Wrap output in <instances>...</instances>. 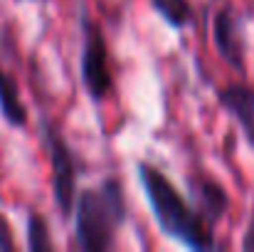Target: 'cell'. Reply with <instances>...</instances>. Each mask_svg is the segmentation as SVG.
Returning a JSON list of instances; mask_svg holds the SVG:
<instances>
[{
	"label": "cell",
	"mask_w": 254,
	"mask_h": 252,
	"mask_svg": "<svg viewBox=\"0 0 254 252\" xmlns=\"http://www.w3.org/2000/svg\"><path fill=\"white\" fill-rule=\"evenodd\" d=\"M136 173H138V183L146 193L148 208L153 213V220L163 235H168L173 240H178L180 245L197 252L217 248V243L212 238V225H207L205 218L192 208V203H188L180 195V190L170 183V178L161 168H156L148 161H138Z\"/></svg>",
	"instance_id": "6da1fadb"
},
{
	"label": "cell",
	"mask_w": 254,
	"mask_h": 252,
	"mask_svg": "<svg viewBox=\"0 0 254 252\" xmlns=\"http://www.w3.org/2000/svg\"><path fill=\"white\" fill-rule=\"evenodd\" d=\"M126 193L116 175L82 188L74 200V238L86 252H109L116 248V233L126 223Z\"/></svg>",
	"instance_id": "7a4b0ae2"
},
{
	"label": "cell",
	"mask_w": 254,
	"mask_h": 252,
	"mask_svg": "<svg viewBox=\"0 0 254 252\" xmlns=\"http://www.w3.org/2000/svg\"><path fill=\"white\" fill-rule=\"evenodd\" d=\"M42 144L50 154V170H52V195L55 205L62 218H69L77 200V159L72 146L67 144L64 134L50 121L42 119Z\"/></svg>",
	"instance_id": "3957f363"
},
{
	"label": "cell",
	"mask_w": 254,
	"mask_h": 252,
	"mask_svg": "<svg viewBox=\"0 0 254 252\" xmlns=\"http://www.w3.org/2000/svg\"><path fill=\"white\" fill-rule=\"evenodd\" d=\"M82 57H79V72L86 94L94 101H101L111 94L114 89V75H111V62H109V45L104 37L101 25L84 17L82 22Z\"/></svg>",
	"instance_id": "277c9868"
},
{
	"label": "cell",
	"mask_w": 254,
	"mask_h": 252,
	"mask_svg": "<svg viewBox=\"0 0 254 252\" xmlns=\"http://www.w3.org/2000/svg\"><path fill=\"white\" fill-rule=\"evenodd\" d=\"M212 42H215V50L225 60L227 67H232L240 75L247 70L245 20L232 5H222L212 15Z\"/></svg>",
	"instance_id": "5b68a950"
},
{
	"label": "cell",
	"mask_w": 254,
	"mask_h": 252,
	"mask_svg": "<svg viewBox=\"0 0 254 252\" xmlns=\"http://www.w3.org/2000/svg\"><path fill=\"white\" fill-rule=\"evenodd\" d=\"M190 198H192V208L205 218L207 225H215L225 218V213L230 210V193L225 190V185L205 173H197L190 178Z\"/></svg>",
	"instance_id": "8992f818"
},
{
	"label": "cell",
	"mask_w": 254,
	"mask_h": 252,
	"mask_svg": "<svg viewBox=\"0 0 254 252\" xmlns=\"http://www.w3.org/2000/svg\"><path fill=\"white\" fill-rule=\"evenodd\" d=\"M220 106L237 121L247 144L254 149V86L245 82H230L217 89Z\"/></svg>",
	"instance_id": "52a82bcc"
},
{
	"label": "cell",
	"mask_w": 254,
	"mask_h": 252,
	"mask_svg": "<svg viewBox=\"0 0 254 252\" xmlns=\"http://www.w3.org/2000/svg\"><path fill=\"white\" fill-rule=\"evenodd\" d=\"M0 116L12 129L27 126V106L20 96L17 82L2 70V65H0Z\"/></svg>",
	"instance_id": "ba28073f"
},
{
	"label": "cell",
	"mask_w": 254,
	"mask_h": 252,
	"mask_svg": "<svg viewBox=\"0 0 254 252\" xmlns=\"http://www.w3.org/2000/svg\"><path fill=\"white\" fill-rule=\"evenodd\" d=\"M151 7L173 30H183L195 20V10L190 0H151Z\"/></svg>",
	"instance_id": "9c48e42d"
},
{
	"label": "cell",
	"mask_w": 254,
	"mask_h": 252,
	"mask_svg": "<svg viewBox=\"0 0 254 252\" xmlns=\"http://www.w3.org/2000/svg\"><path fill=\"white\" fill-rule=\"evenodd\" d=\"M27 250L32 252H47L55 248L52 238H50V225H47V218L37 210H30L27 213Z\"/></svg>",
	"instance_id": "30bf717a"
},
{
	"label": "cell",
	"mask_w": 254,
	"mask_h": 252,
	"mask_svg": "<svg viewBox=\"0 0 254 252\" xmlns=\"http://www.w3.org/2000/svg\"><path fill=\"white\" fill-rule=\"evenodd\" d=\"M17 248L15 238H12V230H10V223L5 220V215L0 213V252H10Z\"/></svg>",
	"instance_id": "8fae6325"
},
{
	"label": "cell",
	"mask_w": 254,
	"mask_h": 252,
	"mask_svg": "<svg viewBox=\"0 0 254 252\" xmlns=\"http://www.w3.org/2000/svg\"><path fill=\"white\" fill-rule=\"evenodd\" d=\"M242 250H245V252H254V210H252V218H250V223H247L245 238H242Z\"/></svg>",
	"instance_id": "7c38bea8"
}]
</instances>
